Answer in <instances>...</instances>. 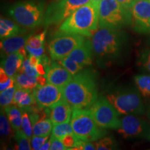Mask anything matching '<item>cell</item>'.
<instances>
[{"label": "cell", "instance_id": "5b68a950", "mask_svg": "<svg viewBox=\"0 0 150 150\" xmlns=\"http://www.w3.org/2000/svg\"><path fill=\"white\" fill-rule=\"evenodd\" d=\"M45 13V3L38 0L19 1L9 9L13 20L27 29H33L42 23Z\"/></svg>", "mask_w": 150, "mask_h": 150}, {"label": "cell", "instance_id": "7c38bea8", "mask_svg": "<svg viewBox=\"0 0 150 150\" xmlns=\"http://www.w3.org/2000/svg\"><path fill=\"white\" fill-rule=\"evenodd\" d=\"M134 31L143 34H150V0H137L131 8Z\"/></svg>", "mask_w": 150, "mask_h": 150}, {"label": "cell", "instance_id": "836d02e7", "mask_svg": "<svg viewBox=\"0 0 150 150\" xmlns=\"http://www.w3.org/2000/svg\"><path fill=\"white\" fill-rule=\"evenodd\" d=\"M20 72H24L27 73V74L31 75V76H38V72L36 70V67L34 65H33L30 62L29 58H27L24 60L23 63H22V66L21 67Z\"/></svg>", "mask_w": 150, "mask_h": 150}, {"label": "cell", "instance_id": "f1b7e54d", "mask_svg": "<svg viewBox=\"0 0 150 150\" xmlns=\"http://www.w3.org/2000/svg\"><path fill=\"white\" fill-rule=\"evenodd\" d=\"M17 89V86L15 85L1 92L0 95V104L1 107L4 108L13 104V97Z\"/></svg>", "mask_w": 150, "mask_h": 150}, {"label": "cell", "instance_id": "ac0fdd59", "mask_svg": "<svg viewBox=\"0 0 150 150\" xmlns=\"http://www.w3.org/2000/svg\"><path fill=\"white\" fill-rule=\"evenodd\" d=\"M30 35H16V36L1 39V52L6 56L16 52H20L22 49L25 47L28 38Z\"/></svg>", "mask_w": 150, "mask_h": 150}, {"label": "cell", "instance_id": "83f0119b", "mask_svg": "<svg viewBox=\"0 0 150 150\" xmlns=\"http://www.w3.org/2000/svg\"><path fill=\"white\" fill-rule=\"evenodd\" d=\"M15 139L16 140V149L20 150L32 149L30 144V138L26 136L22 129L16 131L15 134Z\"/></svg>", "mask_w": 150, "mask_h": 150}, {"label": "cell", "instance_id": "8fae6325", "mask_svg": "<svg viewBox=\"0 0 150 150\" xmlns=\"http://www.w3.org/2000/svg\"><path fill=\"white\" fill-rule=\"evenodd\" d=\"M118 134L125 139H140L150 141V123L136 115H123Z\"/></svg>", "mask_w": 150, "mask_h": 150}, {"label": "cell", "instance_id": "9a60e30c", "mask_svg": "<svg viewBox=\"0 0 150 150\" xmlns=\"http://www.w3.org/2000/svg\"><path fill=\"white\" fill-rule=\"evenodd\" d=\"M45 76L47 83L63 88L73 76L59 62H53L46 70Z\"/></svg>", "mask_w": 150, "mask_h": 150}, {"label": "cell", "instance_id": "9c48e42d", "mask_svg": "<svg viewBox=\"0 0 150 150\" xmlns=\"http://www.w3.org/2000/svg\"><path fill=\"white\" fill-rule=\"evenodd\" d=\"M85 40L83 35L58 31L49 43L51 59L56 61L65 59Z\"/></svg>", "mask_w": 150, "mask_h": 150}, {"label": "cell", "instance_id": "30bf717a", "mask_svg": "<svg viewBox=\"0 0 150 150\" xmlns=\"http://www.w3.org/2000/svg\"><path fill=\"white\" fill-rule=\"evenodd\" d=\"M89 109L99 127L105 129H119L121 122L120 114L106 97H99Z\"/></svg>", "mask_w": 150, "mask_h": 150}, {"label": "cell", "instance_id": "f546056e", "mask_svg": "<svg viewBox=\"0 0 150 150\" xmlns=\"http://www.w3.org/2000/svg\"><path fill=\"white\" fill-rule=\"evenodd\" d=\"M97 150H110L117 148V143L113 138L110 136H104L95 142Z\"/></svg>", "mask_w": 150, "mask_h": 150}, {"label": "cell", "instance_id": "74e56055", "mask_svg": "<svg viewBox=\"0 0 150 150\" xmlns=\"http://www.w3.org/2000/svg\"><path fill=\"white\" fill-rule=\"evenodd\" d=\"M25 47L27 49V52L30 54V55H33L38 58H40L41 56L44 55V53H45L44 46L41 47H39V48H34V47H32L28 45H26Z\"/></svg>", "mask_w": 150, "mask_h": 150}, {"label": "cell", "instance_id": "3957f363", "mask_svg": "<svg viewBox=\"0 0 150 150\" xmlns=\"http://www.w3.org/2000/svg\"><path fill=\"white\" fill-rule=\"evenodd\" d=\"M99 27L98 5L90 2L76 9L60 25L59 31L92 37Z\"/></svg>", "mask_w": 150, "mask_h": 150}, {"label": "cell", "instance_id": "4dcf8cb0", "mask_svg": "<svg viewBox=\"0 0 150 150\" xmlns=\"http://www.w3.org/2000/svg\"><path fill=\"white\" fill-rule=\"evenodd\" d=\"M22 110V130L28 138L31 139L33 136V123L31 122V118L29 117V114L28 111L24 108Z\"/></svg>", "mask_w": 150, "mask_h": 150}, {"label": "cell", "instance_id": "d6986e66", "mask_svg": "<svg viewBox=\"0 0 150 150\" xmlns=\"http://www.w3.org/2000/svg\"><path fill=\"white\" fill-rule=\"evenodd\" d=\"M36 103L32 91L17 87L13 104L16 105L21 108H27L33 106Z\"/></svg>", "mask_w": 150, "mask_h": 150}, {"label": "cell", "instance_id": "b9f144b4", "mask_svg": "<svg viewBox=\"0 0 150 150\" xmlns=\"http://www.w3.org/2000/svg\"><path fill=\"white\" fill-rule=\"evenodd\" d=\"M101 0H91V2H93V4H95L98 5L99 3L100 2Z\"/></svg>", "mask_w": 150, "mask_h": 150}, {"label": "cell", "instance_id": "6da1fadb", "mask_svg": "<svg viewBox=\"0 0 150 150\" xmlns=\"http://www.w3.org/2000/svg\"><path fill=\"white\" fill-rule=\"evenodd\" d=\"M63 99L72 108H90L98 99L96 74L82 70L63 88Z\"/></svg>", "mask_w": 150, "mask_h": 150}, {"label": "cell", "instance_id": "ba28073f", "mask_svg": "<svg viewBox=\"0 0 150 150\" xmlns=\"http://www.w3.org/2000/svg\"><path fill=\"white\" fill-rule=\"evenodd\" d=\"M91 2V0H56L45 11L44 24L46 26L61 25L76 9Z\"/></svg>", "mask_w": 150, "mask_h": 150}, {"label": "cell", "instance_id": "d6a6232c", "mask_svg": "<svg viewBox=\"0 0 150 150\" xmlns=\"http://www.w3.org/2000/svg\"><path fill=\"white\" fill-rule=\"evenodd\" d=\"M46 30L39 34L35 35H31L27 41V44L28 45L34 48H39L44 46L45 40L46 36Z\"/></svg>", "mask_w": 150, "mask_h": 150}, {"label": "cell", "instance_id": "277c9868", "mask_svg": "<svg viewBox=\"0 0 150 150\" xmlns=\"http://www.w3.org/2000/svg\"><path fill=\"white\" fill-rule=\"evenodd\" d=\"M121 115H141L145 112L142 95L136 87H123L115 89L106 96Z\"/></svg>", "mask_w": 150, "mask_h": 150}, {"label": "cell", "instance_id": "44dd1931", "mask_svg": "<svg viewBox=\"0 0 150 150\" xmlns=\"http://www.w3.org/2000/svg\"><path fill=\"white\" fill-rule=\"evenodd\" d=\"M7 117L10 122L11 127L14 131L22 129V110L16 105H10L3 108Z\"/></svg>", "mask_w": 150, "mask_h": 150}, {"label": "cell", "instance_id": "8d00e7d4", "mask_svg": "<svg viewBox=\"0 0 150 150\" xmlns=\"http://www.w3.org/2000/svg\"><path fill=\"white\" fill-rule=\"evenodd\" d=\"M95 150L96 149L95 142L85 141L79 139L76 145L72 148V150Z\"/></svg>", "mask_w": 150, "mask_h": 150}, {"label": "cell", "instance_id": "d4e9b609", "mask_svg": "<svg viewBox=\"0 0 150 150\" xmlns=\"http://www.w3.org/2000/svg\"><path fill=\"white\" fill-rule=\"evenodd\" d=\"M137 64L141 70L150 74V45L145 47L139 52Z\"/></svg>", "mask_w": 150, "mask_h": 150}, {"label": "cell", "instance_id": "4316f807", "mask_svg": "<svg viewBox=\"0 0 150 150\" xmlns=\"http://www.w3.org/2000/svg\"><path fill=\"white\" fill-rule=\"evenodd\" d=\"M58 62L61 65H63L72 76L81 72L84 67V66H83L82 65L79 64L77 62H76L74 60L71 59L68 57H65V59L58 61Z\"/></svg>", "mask_w": 150, "mask_h": 150}, {"label": "cell", "instance_id": "1f68e13d", "mask_svg": "<svg viewBox=\"0 0 150 150\" xmlns=\"http://www.w3.org/2000/svg\"><path fill=\"white\" fill-rule=\"evenodd\" d=\"M11 125L7 117L4 110L3 111V108L1 109V115H0V133L1 136L8 137L11 136L12 131H11Z\"/></svg>", "mask_w": 150, "mask_h": 150}, {"label": "cell", "instance_id": "7a4b0ae2", "mask_svg": "<svg viewBox=\"0 0 150 150\" xmlns=\"http://www.w3.org/2000/svg\"><path fill=\"white\" fill-rule=\"evenodd\" d=\"M127 41L120 29L99 27L92 36L93 53L101 67L108 66L120 57Z\"/></svg>", "mask_w": 150, "mask_h": 150}, {"label": "cell", "instance_id": "d590c367", "mask_svg": "<svg viewBox=\"0 0 150 150\" xmlns=\"http://www.w3.org/2000/svg\"><path fill=\"white\" fill-rule=\"evenodd\" d=\"M49 139L48 136H33L32 138H31V145L32 149L34 150H39L40 149L41 147H42L43 144L47 140Z\"/></svg>", "mask_w": 150, "mask_h": 150}, {"label": "cell", "instance_id": "484cf974", "mask_svg": "<svg viewBox=\"0 0 150 150\" xmlns=\"http://www.w3.org/2000/svg\"><path fill=\"white\" fill-rule=\"evenodd\" d=\"M71 134H74L71 124L70 122H64L54 125L52 131V136L59 139H62L64 136Z\"/></svg>", "mask_w": 150, "mask_h": 150}, {"label": "cell", "instance_id": "e575fe53", "mask_svg": "<svg viewBox=\"0 0 150 150\" xmlns=\"http://www.w3.org/2000/svg\"><path fill=\"white\" fill-rule=\"evenodd\" d=\"M61 140L65 147L67 148V149L72 150V148L76 145L78 141L79 140V138L74 134H71L64 136Z\"/></svg>", "mask_w": 150, "mask_h": 150}, {"label": "cell", "instance_id": "2e32d148", "mask_svg": "<svg viewBox=\"0 0 150 150\" xmlns=\"http://www.w3.org/2000/svg\"><path fill=\"white\" fill-rule=\"evenodd\" d=\"M93 55L94 53L91 41L88 39H86L67 57L74 60L85 67L92 64Z\"/></svg>", "mask_w": 150, "mask_h": 150}, {"label": "cell", "instance_id": "5bb4252c", "mask_svg": "<svg viewBox=\"0 0 150 150\" xmlns=\"http://www.w3.org/2000/svg\"><path fill=\"white\" fill-rule=\"evenodd\" d=\"M73 108L65 99H61L50 108H45L48 117L54 125L58 124L70 122Z\"/></svg>", "mask_w": 150, "mask_h": 150}, {"label": "cell", "instance_id": "4fadbf2b", "mask_svg": "<svg viewBox=\"0 0 150 150\" xmlns=\"http://www.w3.org/2000/svg\"><path fill=\"white\" fill-rule=\"evenodd\" d=\"M35 103L39 108H50L63 99V87L47 83L33 90Z\"/></svg>", "mask_w": 150, "mask_h": 150}, {"label": "cell", "instance_id": "603a6c76", "mask_svg": "<svg viewBox=\"0 0 150 150\" xmlns=\"http://www.w3.org/2000/svg\"><path fill=\"white\" fill-rule=\"evenodd\" d=\"M14 78L15 83L18 88L33 91L36 86H38V76H31L27 73H18Z\"/></svg>", "mask_w": 150, "mask_h": 150}, {"label": "cell", "instance_id": "60d3db41", "mask_svg": "<svg viewBox=\"0 0 150 150\" xmlns=\"http://www.w3.org/2000/svg\"><path fill=\"white\" fill-rule=\"evenodd\" d=\"M50 147H51V140H48L43 144L42 147L40 148V150H47L50 149Z\"/></svg>", "mask_w": 150, "mask_h": 150}, {"label": "cell", "instance_id": "ffe728a7", "mask_svg": "<svg viewBox=\"0 0 150 150\" xmlns=\"http://www.w3.org/2000/svg\"><path fill=\"white\" fill-rule=\"evenodd\" d=\"M24 32V30L12 20L3 18L0 19V38L1 39L16 36Z\"/></svg>", "mask_w": 150, "mask_h": 150}, {"label": "cell", "instance_id": "7402d4cb", "mask_svg": "<svg viewBox=\"0 0 150 150\" xmlns=\"http://www.w3.org/2000/svg\"><path fill=\"white\" fill-rule=\"evenodd\" d=\"M54 124L47 116L40 118L33 125V136H48L52 133Z\"/></svg>", "mask_w": 150, "mask_h": 150}, {"label": "cell", "instance_id": "cb8c5ba5", "mask_svg": "<svg viewBox=\"0 0 150 150\" xmlns=\"http://www.w3.org/2000/svg\"><path fill=\"white\" fill-rule=\"evenodd\" d=\"M134 82L142 96L150 98V74L136 75Z\"/></svg>", "mask_w": 150, "mask_h": 150}, {"label": "cell", "instance_id": "f35d334b", "mask_svg": "<svg viewBox=\"0 0 150 150\" xmlns=\"http://www.w3.org/2000/svg\"><path fill=\"white\" fill-rule=\"evenodd\" d=\"M51 140V150H66L67 148L63 145V142L61 139L54 138L53 136H51L50 138Z\"/></svg>", "mask_w": 150, "mask_h": 150}, {"label": "cell", "instance_id": "52a82bcc", "mask_svg": "<svg viewBox=\"0 0 150 150\" xmlns=\"http://www.w3.org/2000/svg\"><path fill=\"white\" fill-rule=\"evenodd\" d=\"M98 13L99 27L121 29L132 22L131 11L116 0H101Z\"/></svg>", "mask_w": 150, "mask_h": 150}, {"label": "cell", "instance_id": "e0dca14e", "mask_svg": "<svg viewBox=\"0 0 150 150\" xmlns=\"http://www.w3.org/2000/svg\"><path fill=\"white\" fill-rule=\"evenodd\" d=\"M24 56L20 52H16L6 56V57L1 61V67L4 70L8 76L15 77L21 70Z\"/></svg>", "mask_w": 150, "mask_h": 150}, {"label": "cell", "instance_id": "ab89813d", "mask_svg": "<svg viewBox=\"0 0 150 150\" xmlns=\"http://www.w3.org/2000/svg\"><path fill=\"white\" fill-rule=\"evenodd\" d=\"M117 2H119L122 6L125 8L131 11V7L134 5V4L136 2L137 0H116Z\"/></svg>", "mask_w": 150, "mask_h": 150}, {"label": "cell", "instance_id": "8992f818", "mask_svg": "<svg viewBox=\"0 0 150 150\" xmlns=\"http://www.w3.org/2000/svg\"><path fill=\"white\" fill-rule=\"evenodd\" d=\"M70 124L74 134L85 141L95 142L107 134L96 123L89 108H73Z\"/></svg>", "mask_w": 150, "mask_h": 150}]
</instances>
